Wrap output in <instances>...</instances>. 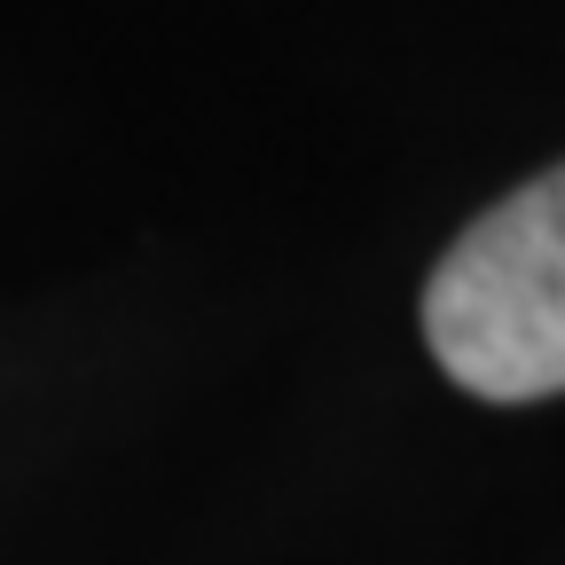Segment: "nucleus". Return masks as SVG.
Instances as JSON below:
<instances>
[{
	"label": "nucleus",
	"mask_w": 565,
	"mask_h": 565,
	"mask_svg": "<svg viewBox=\"0 0 565 565\" xmlns=\"http://www.w3.org/2000/svg\"><path fill=\"white\" fill-rule=\"evenodd\" d=\"M424 338L479 401L565 393V166L487 204L448 244L424 282Z\"/></svg>",
	"instance_id": "obj_1"
}]
</instances>
